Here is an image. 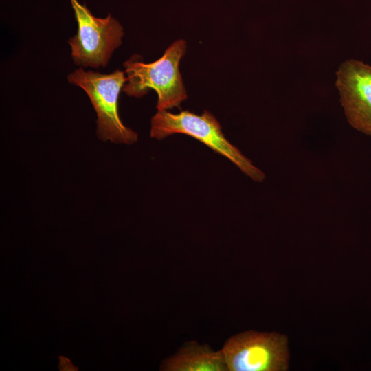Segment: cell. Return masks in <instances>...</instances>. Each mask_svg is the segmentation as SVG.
I'll use <instances>...</instances> for the list:
<instances>
[{
  "label": "cell",
  "mask_w": 371,
  "mask_h": 371,
  "mask_svg": "<svg viewBox=\"0 0 371 371\" xmlns=\"http://www.w3.org/2000/svg\"><path fill=\"white\" fill-rule=\"evenodd\" d=\"M161 371H228L223 354L207 344L186 342L161 362Z\"/></svg>",
  "instance_id": "52a82bcc"
},
{
  "label": "cell",
  "mask_w": 371,
  "mask_h": 371,
  "mask_svg": "<svg viewBox=\"0 0 371 371\" xmlns=\"http://www.w3.org/2000/svg\"><path fill=\"white\" fill-rule=\"evenodd\" d=\"M221 351L228 371H285L289 368L287 337L275 332L235 334Z\"/></svg>",
  "instance_id": "5b68a950"
},
{
  "label": "cell",
  "mask_w": 371,
  "mask_h": 371,
  "mask_svg": "<svg viewBox=\"0 0 371 371\" xmlns=\"http://www.w3.org/2000/svg\"><path fill=\"white\" fill-rule=\"evenodd\" d=\"M60 370H74V367L70 363V361L65 357H60Z\"/></svg>",
  "instance_id": "ba28073f"
},
{
  "label": "cell",
  "mask_w": 371,
  "mask_h": 371,
  "mask_svg": "<svg viewBox=\"0 0 371 371\" xmlns=\"http://www.w3.org/2000/svg\"><path fill=\"white\" fill-rule=\"evenodd\" d=\"M125 74L120 70L101 74L80 67L67 76L68 82L81 87L90 99L97 115L96 134L103 142L131 144L138 138L119 115L118 99L127 80Z\"/></svg>",
  "instance_id": "3957f363"
},
{
  "label": "cell",
  "mask_w": 371,
  "mask_h": 371,
  "mask_svg": "<svg viewBox=\"0 0 371 371\" xmlns=\"http://www.w3.org/2000/svg\"><path fill=\"white\" fill-rule=\"evenodd\" d=\"M337 77L336 86L349 123L371 136V66L348 60L340 65Z\"/></svg>",
  "instance_id": "8992f818"
},
{
  "label": "cell",
  "mask_w": 371,
  "mask_h": 371,
  "mask_svg": "<svg viewBox=\"0 0 371 371\" xmlns=\"http://www.w3.org/2000/svg\"><path fill=\"white\" fill-rule=\"evenodd\" d=\"M176 133L189 135L203 143L230 160L252 180L262 182L265 179V174L225 137L221 124L210 112L204 111L197 115L188 111L172 113L158 110L151 119L150 137L162 139Z\"/></svg>",
  "instance_id": "7a4b0ae2"
},
{
  "label": "cell",
  "mask_w": 371,
  "mask_h": 371,
  "mask_svg": "<svg viewBox=\"0 0 371 371\" xmlns=\"http://www.w3.org/2000/svg\"><path fill=\"white\" fill-rule=\"evenodd\" d=\"M70 2L78 23L76 34L68 41L74 63L85 67H106L122 44V25L110 14L105 18L95 17L85 4L78 0Z\"/></svg>",
  "instance_id": "277c9868"
},
{
  "label": "cell",
  "mask_w": 371,
  "mask_h": 371,
  "mask_svg": "<svg viewBox=\"0 0 371 371\" xmlns=\"http://www.w3.org/2000/svg\"><path fill=\"white\" fill-rule=\"evenodd\" d=\"M186 43L178 40L170 45L158 60L149 63L137 55L124 63L127 80L122 91L128 96L140 98L149 89L156 91L159 111L178 107L187 98L179 69L181 58L185 54Z\"/></svg>",
  "instance_id": "6da1fadb"
}]
</instances>
